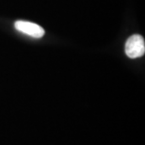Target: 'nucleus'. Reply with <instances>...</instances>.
I'll return each mask as SVG.
<instances>
[{
  "label": "nucleus",
  "mask_w": 145,
  "mask_h": 145,
  "mask_svg": "<svg viewBox=\"0 0 145 145\" xmlns=\"http://www.w3.org/2000/svg\"><path fill=\"white\" fill-rule=\"evenodd\" d=\"M125 54L130 59H137L142 57L145 53V42L142 36L132 35L125 42Z\"/></svg>",
  "instance_id": "obj_1"
},
{
  "label": "nucleus",
  "mask_w": 145,
  "mask_h": 145,
  "mask_svg": "<svg viewBox=\"0 0 145 145\" xmlns=\"http://www.w3.org/2000/svg\"><path fill=\"white\" fill-rule=\"evenodd\" d=\"M14 27L19 32L24 33L25 35H28L33 38L40 39L44 36L45 31L40 25L34 24V23L27 21H16L14 24Z\"/></svg>",
  "instance_id": "obj_2"
}]
</instances>
